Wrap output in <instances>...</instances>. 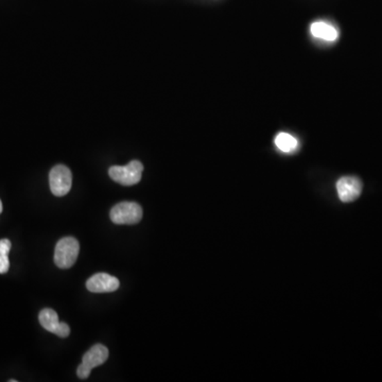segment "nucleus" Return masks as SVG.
I'll return each instance as SVG.
<instances>
[{
  "instance_id": "4",
  "label": "nucleus",
  "mask_w": 382,
  "mask_h": 382,
  "mask_svg": "<svg viewBox=\"0 0 382 382\" xmlns=\"http://www.w3.org/2000/svg\"><path fill=\"white\" fill-rule=\"evenodd\" d=\"M49 184L50 189H51L52 194L54 196H66L72 189V171L64 165L54 166L50 171Z\"/></svg>"
},
{
  "instance_id": "3",
  "label": "nucleus",
  "mask_w": 382,
  "mask_h": 382,
  "mask_svg": "<svg viewBox=\"0 0 382 382\" xmlns=\"http://www.w3.org/2000/svg\"><path fill=\"white\" fill-rule=\"evenodd\" d=\"M110 220L115 224H136L142 218V208L135 202H122L110 210Z\"/></svg>"
},
{
  "instance_id": "7",
  "label": "nucleus",
  "mask_w": 382,
  "mask_h": 382,
  "mask_svg": "<svg viewBox=\"0 0 382 382\" xmlns=\"http://www.w3.org/2000/svg\"><path fill=\"white\" fill-rule=\"evenodd\" d=\"M120 283L118 279L106 273H98L92 275L86 281V288L92 293L114 292L119 288Z\"/></svg>"
},
{
  "instance_id": "8",
  "label": "nucleus",
  "mask_w": 382,
  "mask_h": 382,
  "mask_svg": "<svg viewBox=\"0 0 382 382\" xmlns=\"http://www.w3.org/2000/svg\"><path fill=\"white\" fill-rule=\"evenodd\" d=\"M310 32L313 38L326 43H335L339 38V30L329 22H315L311 24Z\"/></svg>"
},
{
  "instance_id": "13",
  "label": "nucleus",
  "mask_w": 382,
  "mask_h": 382,
  "mask_svg": "<svg viewBox=\"0 0 382 382\" xmlns=\"http://www.w3.org/2000/svg\"><path fill=\"white\" fill-rule=\"evenodd\" d=\"M90 372H92V369H88L86 365L81 363V365H79V367H78L76 374H78V376H79V378H81V379H86V378L90 376Z\"/></svg>"
},
{
  "instance_id": "6",
  "label": "nucleus",
  "mask_w": 382,
  "mask_h": 382,
  "mask_svg": "<svg viewBox=\"0 0 382 382\" xmlns=\"http://www.w3.org/2000/svg\"><path fill=\"white\" fill-rule=\"evenodd\" d=\"M38 319L46 331L59 335L60 338H67L69 335V326L67 324L60 322L59 317L52 309L47 308L42 310L38 315Z\"/></svg>"
},
{
  "instance_id": "14",
  "label": "nucleus",
  "mask_w": 382,
  "mask_h": 382,
  "mask_svg": "<svg viewBox=\"0 0 382 382\" xmlns=\"http://www.w3.org/2000/svg\"><path fill=\"white\" fill-rule=\"evenodd\" d=\"M3 213V203H1V200H0V214Z\"/></svg>"
},
{
  "instance_id": "15",
  "label": "nucleus",
  "mask_w": 382,
  "mask_h": 382,
  "mask_svg": "<svg viewBox=\"0 0 382 382\" xmlns=\"http://www.w3.org/2000/svg\"><path fill=\"white\" fill-rule=\"evenodd\" d=\"M10 382H17V380H15V379H11V380H10Z\"/></svg>"
},
{
  "instance_id": "12",
  "label": "nucleus",
  "mask_w": 382,
  "mask_h": 382,
  "mask_svg": "<svg viewBox=\"0 0 382 382\" xmlns=\"http://www.w3.org/2000/svg\"><path fill=\"white\" fill-rule=\"evenodd\" d=\"M11 250V241L9 239H1L0 240V255H9Z\"/></svg>"
},
{
  "instance_id": "11",
  "label": "nucleus",
  "mask_w": 382,
  "mask_h": 382,
  "mask_svg": "<svg viewBox=\"0 0 382 382\" xmlns=\"http://www.w3.org/2000/svg\"><path fill=\"white\" fill-rule=\"evenodd\" d=\"M10 261L8 255H0V274H5L9 271Z\"/></svg>"
},
{
  "instance_id": "9",
  "label": "nucleus",
  "mask_w": 382,
  "mask_h": 382,
  "mask_svg": "<svg viewBox=\"0 0 382 382\" xmlns=\"http://www.w3.org/2000/svg\"><path fill=\"white\" fill-rule=\"evenodd\" d=\"M108 358V349L101 344H96L83 356L82 363L86 365L88 369H92L103 365Z\"/></svg>"
},
{
  "instance_id": "10",
  "label": "nucleus",
  "mask_w": 382,
  "mask_h": 382,
  "mask_svg": "<svg viewBox=\"0 0 382 382\" xmlns=\"http://www.w3.org/2000/svg\"><path fill=\"white\" fill-rule=\"evenodd\" d=\"M275 146L283 153H293L299 149V140L289 133L281 132L274 140Z\"/></svg>"
},
{
  "instance_id": "2",
  "label": "nucleus",
  "mask_w": 382,
  "mask_h": 382,
  "mask_svg": "<svg viewBox=\"0 0 382 382\" xmlns=\"http://www.w3.org/2000/svg\"><path fill=\"white\" fill-rule=\"evenodd\" d=\"M144 166L140 160H132L126 166H113L108 170V174L113 181L124 186H133L142 180Z\"/></svg>"
},
{
  "instance_id": "1",
  "label": "nucleus",
  "mask_w": 382,
  "mask_h": 382,
  "mask_svg": "<svg viewBox=\"0 0 382 382\" xmlns=\"http://www.w3.org/2000/svg\"><path fill=\"white\" fill-rule=\"evenodd\" d=\"M80 244L74 237H65L56 243L54 263L61 269H69L76 263Z\"/></svg>"
},
{
  "instance_id": "5",
  "label": "nucleus",
  "mask_w": 382,
  "mask_h": 382,
  "mask_svg": "<svg viewBox=\"0 0 382 382\" xmlns=\"http://www.w3.org/2000/svg\"><path fill=\"white\" fill-rule=\"evenodd\" d=\"M361 180L357 176H343L337 182V192L340 200L344 203L354 202L361 196Z\"/></svg>"
}]
</instances>
